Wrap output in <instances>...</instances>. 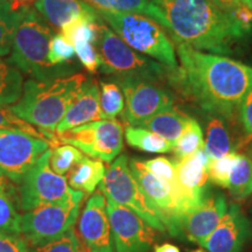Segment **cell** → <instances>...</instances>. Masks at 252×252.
<instances>
[{
    "label": "cell",
    "instance_id": "obj_41",
    "mask_svg": "<svg viewBox=\"0 0 252 252\" xmlns=\"http://www.w3.org/2000/svg\"><path fill=\"white\" fill-rule=\"evenodd\" d=\"M235 20L244 28L245 31L250 32L252 31V11L248 7L244 2H242L237 8L235 9L231 13Z\"/></svg>",
    "mask_w": 252,
    "mask_h": 252
},
{
    "label": "cell",
    "instance_id": "obj_26",
    "mask_svg": "<svg viewBox=\"0 0 252 252\" xmlns=\"http://www.w3.org/2000/svg\"><path fill=\"white\" fill-rule=\"evenodd\" d=\"M125 139L131 147L143 151V152L169 153L173 152V149H174V145L172 143L141 126H126Z\"/></svg>",
    "mask_w": 252,
    "mask_h": 252
},
{
    "label": "cell",
    "instance_id": "obj_6",
    "mask_svg": "<svg viewBox=\"0 0 252 252\" xmlns=\"http://www.w3.org/2000/svg\"><path fill=\"white\" fill-rule=\"evenodd\" d=\"M100 56V69L117 77H139L150 81L167 80L171 83L178 77L173 71L156 60L132 49L106 24L99 21L98 40L96 43Z\"/></svg>",
    "mask_w": 252,
    "mask_h": 252
},
{
    "label": "cell",
    "instance_id": "obj_40",
    "mask_svg": "<svg viewBox=\"0 0 252 252\" xmlns=\"http://www.w3.org/2000/svg\"><path fill=\"white\" fill-rule=\"evenodd\" d=\"M237 117L248 137L252 138V89L239 104Z\"/></svg>",
    "mask_w": 252,
    "mask_h": 252
},
{
    "label": "cell",
    "instance_id": "obj_16",
    "mask_svg": "<svg viewBox=\"0 0 252 252\" xmlns=\"http://www.w3.org/2000/svg\"><path fill=\"white\" fill-rule=\"evenodd\" d=\"M212 161L204 149L180 160H173L175 165L176 180L184 196L187 212L190 213L202 202L208 188V167ZM187 213V214H188Z\"/></svg>",
    "mask_w": 252,
    "mask_h": 252
},
{
    "label": "cell",
    "instance_id": "obj_13",
    "mask_svg": "<svg viewBox=\"0 0 252 252\" xmlns=\"http://www.w3.org/2000/svg\"><path fill=\"white\" fill-rule=\"evenodd\" d=\"M106 213L115 252H146L152 247L157 236L156 229L140 216L110 198H106Z\"/></svg>",
    "mask_w": 252,
    "mask_h": 252
},
{
    "label": "cell",
    "instance_id": "obj_29",
    "mask_svg": "<svg viewBox=\"0 0 252 252\" xmlns=\"http://www.w3.org/2000/svg\"><path fill=\"white\" fill-rule=\"evenodd\" d=\"M20 5V2L0 0V58L11 53Z\"/></svg>",
    "mask_w": 252,
    "mask_h": 252
},
{
    "label": "cell",
    "instance_id": "obj_31",
    "mask_svg": "<svg viewBox=\"0 0 252 252\" xmlns=\"http://www.w3.org/2000/svg\"><path fill=\"white\" fill-rule=\"evenodd\" d=\"M99 104L103 119H115L124 111L125 99L119 84L115 82H102L99 91Z\"/></svg>",
    "mask_w": 252,
    "mask_h": 252
},
{
    "label": "cell",
    "instance_id": "obj_8",
    "mask_svg": "<svg viewBox=\"0 0 252 252\" xmlns=\"http://www.w3.org/2000/svg\"><path fill=\"white\" fill-rule=\"evenodd\" d=\"M83 198L84 193L80 190L69 200L28 210L20 219V234L35 247L62 237L74 228Z\"/></svg>",
    "mask_w": 252,
    "mask_h": 252
},
{
    "label": "cell",
    "instance_id": "obj_15",
    "mask_svg": "<svg viewBox=\"0 0 252 252\" xmlns=\"http://www.w3.org/2000/svg\"><path fill=\"white\" fill-rule=\"evenodd\" d=\"M78 230L86 252H115L106 213V198L100 190L94 191L88 200L78 223Z\"/></svg>",
    "mask_w": 252,
    "mask_h": 252
},
{
    "label": "cell",
    "instance_id": "obj_47",
    "mask_svg": "<svg viewBox=\"0 0 252 252\" xmlns=\"http://www.w3.org/2000/svg\"><path fill=\"white\" fill-rule=\"evenodd\" d=\"M251 158H252V157H251Z\"/></svg>",
    "mask_w": 252,
    "mask_h": 252
},
{
    "label": "cell",
    "instance_id": "obj_44",
    "mask_svg": "<svg viewBox=\"0 0 252 252\" xmlns=\"http://www.w3.org/2000/svg\"><path fill=\"white\" fill-rule=\"evenodd\" d=\"M242 1H243V2H244V4H245V5H247V6H248V7H249V8H250V9H251V11H252V0H242Z\"/></svg>",
    "mask_w": 252,
    "mask_h": 252
},
{
    "label": "cell",
    "instance_id": "obj_5",
    "mask_svg": "<svg viewBox=\"0 0 252 252\" xmlns=\"http://www.w3.org/2000/svg\"><path fill=\"white\" fill-rule=\"evenodd\" d=\"M97 11L100 20L132 49L156 60L173 71L179 70L175 45L159 24L140 14L104 9Z\"/></svg>",
    "mask_w": 252,
    "mask_h": 252
},
{
    "label": "cell",
    "instance_id": "obj_36",
    "mask_svg": "<svg viewBox=\"0 0 252 252\" xmlns=\"http://www.w3.org/2000/svg\"><path fill=\"white\" fill-rule=\"evenodd\" d=\"M0 128L21 131L25 132V133L34 135V137L47 139L42 132L36 130L33 125L30 124V123L19 118L17 115H14V113L11 111V109L7 108V106H0Z\"/></svg>",
    "mask_w": 252,
    "mask_h": 252
},
{
    "label": "cell",
    "instance_id": "obj_21",
    "mask_svg": "<svg viewBox=\"0 0 252 252\" xmlns=\"http://www.w3.org/2000/svg\"><path fill=\"white\" fill-rule=\"evenodd\" d=\"M228 122L215 113L206 112V143L203 149L212 160L237 150Z\"/></svg>",
    "mask_w": 252,
    "mask_h": 252
},
{
    "label": "cell",
    "instance_id": "obj_12",
    "mask_svg": "<svg viewBox=\"0 0 252 252\" xmlns=\"http://www.w3.org/2000/svg\"><path fill=\"white\" fill-rule=\"evenodd\" d=\"M50 141L21 131L0 128V174L19 185Z\"/></svg>",
    "mask_w": 252,
    "mask_h": 252
},
{
    "label": "cell",
    "instance_id": "obj_27",
    "mask_svg": "<svg viewBox=\"0 0 252 252\" xmlns=\"http://www.w3.org/2000/svg\"><path fill=\"white\" fill-rule=\"evenodd\" d=\"M23 89L24 78L20 70L9 61L0 59V106L17 103Z\"/></svg>",
    "mask_w": 252,
    "mask_h": 252
},
{
    "label": "cell",
    "instance_id": "obj_39",
    "mask_svg": "<svg viewBox=\"0 0 252 252\" xmlns=\"http://www.w3.org/2000/svg\"><path fill=\"white\" fill-rule=\"evenodd\" d=\"M0 252H28L26 239L20 234L0 232Z\"/></svg>",
    "mask_w": 252,
    "mask_h": 252
},
{
    "label": "cell",
    "instance_id": "obj_23",
    "mask_svg": "<svg viewBox=\"0 0 252 252\" xmlns=\"http://www.w3.org/2000/svg\"><path fill=\"white\" fill-rule=\"evenodd\" d=\"M15 184L0 174V232L20 234L19 191ZM21 235V234H20Z\"/></svg>",
    "mask_w": 252,
    "mask_h": 252
},
{
    "label": "cell",
    "instance_id": "obj_43",
    "mask_svg": "<svg viewBox=\"0 0 252 252\" xmlns=\"http://www.w3.org/2000/svg\"><path fill=\"white\" fill-rule=\"evenodd\" d=\"M153 252H180V249L176 247V245L165 243L161 245H157Z\"/></svg>",
    "mask_w": 252,
    "mask_h": 252
},
{
    "label": "cell",
    "instance_id": "obj_34",
    "mask_svg": "<svg viewBox=\"0 0 252 252\" xmlns=\"http://www.w3.org/2000/svg\"><path fill=\"white\" fill-rule=\"evenodd\" d=\"M237 158L238 153L232 152L217 158V159H213L209 163V167H208L209 180L219 187L228 188L230 174H231L232 168L237 161Z\"/></svg>",
    "mask_w": 252,
    "mask_h": 252
},
{
    "label": "cell",
    "instance_id": "obj_42",
    "mask_svg": "<svg viewBox=\"0 0 252 252\" xmlns=\"http://www.w3.org/2000/svg\"><path fill=\"white\" fill-rule=\"evenodd\" d=\"M212 4H214L216 7H219L222 11L226 12V13L231 14L239 5L242 4V0H208Z\"/></svg>",
    "mask_w": 252,
    "mask_h": 252
},
{
    "label": "cell",
    "instance_id": "obj_2",
    "mask_svg": "<svg viewBox=\"0 0 252 252\" xmlns=\"http://www.w3.org/2000/svg\"><path fill=\"white\" fill-rule=\"evenodd\" d=\"M162 9L176 42L201 52L232 55L250 32L208 0H152Z\"/></svg>",
    "mask_w": 252,
    "mask_h": 252
},
{
    "label": "cell",
    "instance_id": "obj_4",
    "mask_svg": "<svg viewBox=\"0 0 252 252\" xmlns=\"http://www.w3.org/2000/svg\"><path fill=\"white\" fill-rule=\"evenodd\" d=\"M53 34L47 21L30 5L21 4L9 62L36 81L68 76L75 70L69 64L53 65L48 62L49 42Z\"/></svg>",
    "mask_w": 252,
    "mask_h": 252
},
{
    "label": "cell",
    "instance_id": "obj_14",
    "mask_svg": "<svg viewBox=\"0 0 252 252\" xmlns=\"http://www.w3.org/2000/svg\"><path fill=\"white\" fill-rule=\"evenodd\" d=\"M132 174L138 181L140 188L162 217L166 230L172 236H179L182 232V215L174 191L166 181L152 174L141 160L132 159L130 161Z\"/></svg>",
    "mask_w": 252,
    "mask_h": 252
},
{
    "label": "cell",
    "instance_id": "obj_46",
    "mask_svg": "<svg viewBox=\"0 0 252 252\" xmlns=\"http://www.w3.org/2000/svg\"><path fill=\"white\" fill-rule=\"evenodd\" d=\"M191 252H204L202 249H197V250H194V251H191Z\"/></svg>",
    "mask_w": 252,
    "mask_h": 252
},
{
    "label": "cell",
    "instance_id": "obj_24",
    "mask_svg": "<svg viewBox=\"0 0 252 252\" xmlns=\"http://www.w3.org/2000/svg\"><path fill=\"white\" fill-rule=\"evenodd\" d=\"M106 168L103 161L83 157V159L68 173V184L75 190L93 194L103 181Z\"/></svg>",
    "mask_w": 252,
    "mask_h": 252
},
{
    "label": "cell",
    "instance_id": "obj_37",
    "mask_svg": "<svg viewBox=\"0 0 252 252\" xmlns=\"http://www.w3.org/2000/svg\"><path fill=\"white\" fill-rule=\"evenodd\" d=\"M32 252H81L80 242H78L74 228H71L62 237L49 242V243L39 245L33 249Z\"/></svg>",
    "mask_w": 252,
    "mask_h": 252
},
{
    "label": "cell",
    "instance_id": "obj_18",
    "mask_svg": "<svg viewBox=\"0 0 252 252\" xmlns=\"http://www.w3.org/2000/svg\"><path fill=\"white\" fill-rule=\"evenodd\" d=\"M252 234L251 223L237 204H231L220 224L207 239L208 252H241Z\"/></svg>",
    "mask_w": 252,
    "mask_h": 252
},
{
    "label": "cell",
    "instance_id": "obj_35",
    "mask_svg": "<svg viewBox=\"0 0 252 252\" xmlns=\"http://www.w3.org/2000/svg\"><path fill=\"white\" fill-rule=\"evenodd\" d=\"M75 56V48L61 33L52 36L48 49V62L53 65L67 64Z\"/></svg>",
    "mask_w": 252,
    "mask_h": 252
},
{
    "label": "cell",
    "instance_id": "obj_25",
    "mask_svg": "<svg viewBox=\"0 0 252 252\" xmlns=\"http://www.w3.org/2000/svg\"><path fill=\"white\" fill-rule=\"evenodd\" d=\"M190 118L186 113L169 110V111L158 113L139 126L159 134L163 139L174 145L187 127Z\"/></svg>",
    "mask_w": 252,
    "mask_h": 252
},
{
    "label": "cell",
    "instance_id": "obj_3",
    "mask_svg": "<svg viewBox=\"0 0 252 252\" xmlns=\"http://www.w3.org/2000/svg\"><path fill=\"white\" fill-rule=\"evenodd\" d=\"M88 80L83 74H71L49 81L28 80L20 99L9 106L19 118L36 126L50 143L68 109L80 94Z\"/></svg>",
    "mask_w": 252,
    "mask_h": 252
},
{
    "label": "cell",
    "instance_id": "obj_10",
    "mask_svg": "<svg viewBox=\"0 0 252 252\" xmlns=\"http://www.w3.org/2000/svg\"><path fill=\"white\" fill-rule=\"evenodd\" d=\"M55 143L71 145L94 159L112 162L124 147L123 127L116 119H100L55 134Z\"/></svg>",
    "mask_w": 252,
    "mask_h": 252
},
{
    "label": "cell",
    "instance_id": "obj_28",
    "mask_svg": "<svg viewBox=\"0 0 252 252\" xmlns=\"http://www.w3.org/2000/svg\"><path fill=\"white\" fill-rule=\"evenodd\" d=\"M226 189L237 201H243L250 196L252 194V158L238 153Z\"/></svg>",
    "mask_w": 252,
    "mask_h": 252
},
{
    "label": "cell",
    "instance_id": "obj_17",
    "mask_svg": "<svg viewBox=\"0 0 252 252\" xmlns=\"http://www.w3.org/2000/svg\"><path fill=\"white\" fill-rule=\"evenodd\" d=\"M228 209V201L224 195L208 191L202 202L184 219L182 229L189 241L204 248L207 239L220 224Z\"/></svg>",
    "mask_w": 252,
    "mask_h": 252
},
{
    "label": "cell",
    "instance_id": "obj_32",
    "mask_svg": "<svg viewBox=\"0 0 252 252\" xmlns=\"http://www.w3.org/2000/svg\"><path fill=\"white\" fill-rule=\"evenodd\" d=\"M99 21L94 23L83 18L76 19L63 26L61 28V34L72 46L78 42H89L96 45L98 40Z\"/></svg>",
    "mask_w": 252,
    "mask_h": 252
},
{
    "label": "cell",
    "instance_id": "obj_19",
    "mask_svg": "<svg viewBox=\"0 0 252 252\" xmlns=\"http://www.w3.org/2000/svg\"><path fill=\"white\" fill-rule=\"evenodd\" d=\"M100 119H103V115L100 111L98 84L93 78H88L78 97L56 127L55 134Z\"/></svg>",
    "mask_w": 252,
    "mask_h": 252
},
{
    "label": "cell",
    "instance_id": "obj_45",
    "mask_svg": "<svg viewBox=\"0 0 252 252\" xmlns=\"http://www.w3.org/2000/svg\"><path fill=\"white\" fill-rule=\"evenodd\" d=\"M9 1H13V2H20V4H27L28 1H32V0H9Z\"/></svg>",
    "mask_w": 252,
    "mask_h": 252
},
{
    "label": "cell",
    "instance_id": "obj_11",
    "mask_svg": "<svg viewBox=\"0 0 252 252\" xmlns=\"http://www.w3.org/2000/svg\"><path fill=\"white\" fill-rule=\"evenodd\" d=\"M125 99L124 119L128 125L139 126L153 116L174 108V97L154 81L139 77H118Z\"/></svg>",
    "mask_w": 252,
    "mask_h": 252
},
{
    "label": "cell",
    "instance_id": "obj_20",
    "mask_svg": "<svg viewBox=\"0 0 252 252\" xmlns=\"http://www.w3.org/2000/svg\"><path fill=\"white\" fill-rule=\"evenodd\" d=\"M34 8L50 26L61 28L76 19L98 23V11L83 0H35Z\"/></svg>",
    "mask_w": 252,
    "mask_h": 252
},
{
    "label": "cell",
    "instance_id": "obj_38",
    "mask_svg": "<svg viewBox=\"0 0 252 252\" xmlns=\"http://www.w3.org/2000/svg\"><path fill=\"white\" fill-rule=\"evenodd\" d=\"M75 55L80 60L81 64L89 72H96L100 68V56L97 47L94 43L78 42L74 45Z\"/></svg>",
    "mask_w": 252,
    "mask_h": 252
},
{
    "label": "cell",
    "instance_id": "obj_7",
    "mask_svg": "<svg viewBox=\"0 0 252 252\" xmlns=\"http://www.w3.org/2000/svg\"><path fill=\"white\" fill-rule=\"evenodd\" d=\"M99 189L106 198L128 208L157 231H167L160 213L145 195L132 174L127 156L122 154L113 160L106 169Z\"/></svg>",
    "mask_w": 252,
    "mask_h": 252
},
{
    "label": "cell",
    "instance_id": "obj_9",
    "mask_svg": "<svg viewBox=\"0 0 252 252\" xmlns=\"http://www.w3.org/2000/svg\"><path fill=\"white\" fill-rule=\"evenodd\" d=\"M50 152L47 150L19 184V208L25 212L45 204L74 197L80 190L70 188L67 179L50 167Z\"/></svg>",
    "mask_w": 252,
    "mask_h": 252
},
{
    "label": "cell",
    "instance_id": "obj_33",
    "mask_svg": "<svg viewBox=\"0 0 252 252\" xmlns=\"http://www.w3.org/2000/svg\"><path fill=\"white\" fill-rule=\"evenodd\" d=\"M50 151V167L62 176L67 175L84 157L80 150L68 144L60 145Z\"/></svg>",
    "mask_w": 252,
    "mask_h": 252
},
{
    "label": "cell",
    "instance_id": "obj_30",
    "mask_svg": "<svg viewBox=\"0 0 252 252\" xmlns=\"http://www.w3.org/2000/svg\"><path fill=\"white\" fill-rule=\"evenodd\" d=\"M204 147L202 128L194 118H190L187 127L182 132L176 143L174 144V160H180L196 153L198 150Z\"/></svg>",
    "mask_w": 252,
    "mask_h": 252
},
{
    "label": "cell",
    "instance_id": "obj_22",
    "mask_svg": "<svg viewBox=\"0 0 252 252\" xmlns=\"http://www.w3.org/2000/svg\"><path fill=\"white\" fill-rule=\"evenodd\" d=\"M96 9L116 12H127L144 15L152 19L165 30L169 31L168 21L162 9L157 6L152 0H83Z\"/></svg>",
    "mask_w": 252,
    "mask_h": 252
},
{
    "label": "cell",
    "instance_id": "obj_1",
    "mask_svg": "<svg viewBox=\"0 0 252 252\" xmlns=\"http://www.w3.org/2000/svg\"><path fill=\"white\" fill-rule=\"evenodd\" d=\"M179 86L204 112L231 122L252 89V67L178 42Z\"/></svg>",
    "mask_w": 252,
    "mask_h": 252
}]
</instances>
